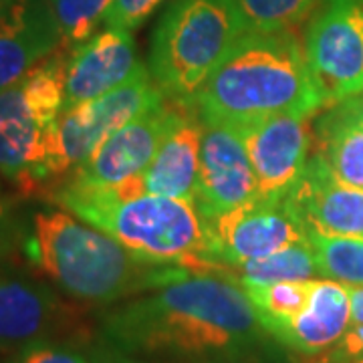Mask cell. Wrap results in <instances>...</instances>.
<instances>
[{"mask_svg": "<svg viewBox=\"0 0 363 363\" xmlns=\"http://www.w3.org/2000/svg\"><path fill=\"white\" fill-rule=\"evenodd\" d=\"M104 331L131 353L182 357L245 355L267 335L247 291L208 272H186L133 295L107 313Z\"/></svg>", "mask_w": 363, "mask_h": 363, "instance_id": "obj_1", "label": "cell"}, {"mask_svg": "<svg viewBox=\"0 0 363 363\" xmlns=\"http://www.w3.org/2000/svg\"><path fill=\"white\" fill-rule=\"evenodd\" d=\"M204 123L240 128L274 116H317L325 104L293 30L247 33L194 101Z\"/></svg>", "mask_w": 363, "mask_h": 363, "instance_id": "obj_2", "label": "cell"}, {"mask_svg": "<svg viewBox=\"0 0 363 363\" xmlns=\"http://www.w3.org/2000/svg\"><path fill=\"white\" fill-rule=\"evenodd\" d=\"M28 260L65 295L111 305L184 277L188 269L142 259L65 208L37 210L25 236Z\"/></svg>", "mask_w": 363, "mask_h": 363, "instance_id": "obj_3", "label": "cell"}, {"mask_svg": "<svg viewBox=\"0 0 363 363\" xmlns=\"http://www.w3.org/2000/svg\"><path fill=\"white\" fill-rule=\"evenodd\" d=\"M49 200L142 259L214 274V264L206 259L204 220L194 204L145 192L140 176L117 186L55 182Z\"/></svg>", "mask_w": 363, "mask_h": 363, "instance_id": "obj_4", "label": "cell"}, {"mask_svg": "<svg viewBox=\"0 0 363 363\" xmlns=\"http://www.w3.org/2000/svg\"><path fill=\"white\" fill-rule=\"evenodd\" d=\"M247 33L234 0H178L154 30L147 69L166 97L192 104Z\"/></svg>", "mask_w": 363, "mask_h": 363, "instance_id": "obj_5", "label": "cell"}, {"mask_svg": "<svg viewBox=\"0 0 363 363\" xmlns=\"http://www.w3.org/2000/svg\"><path fill=\"white\" fill-rule=\"evenodd\" d=\"M69 51L59 49L0 91V174L26 192L51 184L59 116L65 105Z\"/></svg>", "mask_w": 363, "mask_h": 363, "instance_id": "obj_6", "label": "cell"}, {"mask_svg": "<svg viewBox=\"0 0 363 363\" xmlns=\"http://www.w3.org/2000/svg\"><path fill=\"white\" fill-rule=\"evenodd\" d=\"M162 99H166L164 91L156 85L150 69L143 67L121 87L91 101L63 109L57 123L55 147L49 164L51 184L69 176L109 135H113L119 128Z\"/></svg>", "mask_w": 363, "mask_h": 363, "instance_id": "obj_7", "label": "cell"}, {"mask_svg": "<svg viewBox=\"0 0 363 363\" xmlns=\"http://www.w3.org/2000/svg\"><path fill=\"white\" fill-rule=\"evenodd\" d=\"M305 52L325 109L363 93V0H325L307 28Z\"/></svg>", "mask_w": 363, "mask_h": 363, "instance_id": "obj_8", "label": "cell"}, {"mask_svg": "<svg viewBox=\"0 0 363 363\" xmlns=\"http://www.w3.org/2000/svg\"><path fill=\"white\" fill-rule=\"evenodd\" d=\"M204 228L206 259L214 264V274H218L222 267H236L269 257L309 236L286 198L250 200L206 220Z\"/></svg>", "mask_w": 363, "mask_h": 363, "instance_id": "obj_9", "label": "cell"}, {"mask_svg": "<svg viewBox=\"0 0 363 363\" xmlns=\"http://www.w3.org/2000/svg\"><path fill=\"white\" fill-rule=\"evenodd\" d=\"M188 104L190 101L169 97L162 99L109 135L81 166L61 180L79 186H117L140 176L150 166Z\"/></svg>", "mask_w": 363, "mask_h": 363, "instance_id": "obj_10", "label": "cell"}, {"mask_svg": "<svg viewBox=\"0 0 363 363\" xmlns=\"http://www.w3.org/2000/svg\"><path fill=\"white\" fill-rule=\"evenodd\" d=\"M313 117L274 116L233 128L247 147L262 200H285L307 168L313 147Z\"/></svg>", "mask_w": 363, "mask_h": 363, "instance_id": "obj_11", "label": "cell"}, {"mask_svg": "<svg viewBox=\"0 0 363 363\" xmlns=\"http://www.w3.org/2000/svg\"><path fill=\"white\" fill-rule=\"evenodd\" d=\"M257 178L240 135L228 125L204 123L194 206L206 222L257 200Z\"/></svg>", "mask_w": 363, "mask_h": 363, "instance_id": "obj_12", "label": "cell"}, {"mask_svg": "<svg viewBox=\"0 0 363 363\" xmlns=\"http://www.w3.org/2000/svg\"><path fill=\"white\" fill-rule=\"evenodd\" d=\"M143 67L130 30L105 26L89 40L69 51L63 109L121 87Z\"/></svg>", "mask_w": 363, "mask_h": 363, "instance_id": "obj_13", "label": "cell"}, {"mask_svg": "<svg viewBox=\"0 0 363 363\" xmlns=\"http://www.w3.org/2000/svg\"><path fill=\"white\" fill-rule=\"evenodd\" d=\"M286 200L307 233L363 234V188L337 180L317 154H311Z\"/></svg>", "mask_w": 363, "mask_h": 363, "instance_id": "obj_14", "label": "cell"}, {"mask_svg": "<svg viewBox=\"0 0 363 363\" xmlns=\"http://www.w3.org/2000/svg\"><path fill=\"white\" fill-rule=\"evenodd\" d=\"M59 49L49 0H0V91Z\"/></svg>", "mask_w": 363, "mask_h": 363, "instance_id": "obj_15", "label": "cell"}, {"mask_svg": "<svg viewBox=\"0 0 363 363\" xmlns=\"http://www.w3.org/2000/svg\"><path fill=\"white\" fill-rule=\"evenodd\" d=\"M65 317L67 307L49 286L0 272V353L51 341Z\"/></svg>", "mask_w": 363, "mask_h": 363, "instance_id": "obj_16", "label": "cell"}, {"mask_svg": "<svg viewBox=\"0 0 363 363\" xmlns=\"http://www.w3.org/2000/svg\"><path fill=\"white\" fill-rule=\"evenodd\" d=\"M204 121L194 104L186 105L182 117L160 145L150 166L140 174L142 188L150 194L180 198L194 204Z\"/></svg>", "mask_w": 363, "mask_h": 363, "instance_id": "obj_17", "label": "cell"}, {"mask_svg": "<svg viewBox=\"0 0 363 363\" xmlns=\"http://www.w3.org/2000/svg\"><path fill=\"white\" fill-rule=\"evenodd\" d=\"M350 323V286L331 279H315L307 305L277 341L305 357H311L337 345Z\"/></svg>", "mask_w": 363, "mask_h": 363, "instance_id": "obj_18", "label": "cell"}, {"mask_svg": "<svg viewBox=\"0 0 363 363\" xmlns=\"http://www.w3.org/2000/svg\"><path fill=\"white\" fill-rule=\"evenodd\" d=\"M327 109L313 128V154L323 157L337 180L363 188V125L339 104Z\"/></svg>", "mask_w": 363, "mask_h": 363, "instance_id": "obj_19", "label": "cell"}, {"mask_svg": "<svg viewBox=\"0 0 363 363\" xmlns=\"http://www.w3.org/2000/svg\"><path fill=\"white\" fill-rule=\"evenodd\" d=\"M220 277L233 279L238 285H271L281 281H309L319 277L317 260L313 252L309 236L289 245L279 252H272L262 259L248 260L236 267H222Z\"/></svg>", "mask_w": 363, "mask_h": 363, "instance_id": "obj_20", "label": "cell"}, {"mask_svg": "<svg viewBox=\"0 0 363 363\" xmlns=\"http://www.w3.org/2000/svg\"><path fill=\"white\" fill-rule=\"evenodd\" d=\"M313 281L315 279L240 286L247 291L248 298L252 301L255 311L259 315V321L264 327V331L277 339L307 305L309 295H311Z\"/></svg>", "mask_w": 363, "mask_h": 363, "instance_id": "obj_21", "label": "cell"}, {"mask_svg": "<svg viewBox=\"0 0 363 363\" xmlns=\"http://www.w3.org/2000/svg\"><path fill=\"white\" fill-rule=\"evenodd\" d=\"M319 277L363 286V234L309 233Z\"/></svg>", "mask_w": 363, "mask_h": 363, "instance_id": "obj_22", "label": "cell"}, {"mask_svg": "<svg viewBox=\"0 0 363 363\" xmlns=\"http://www.w3.org/2000/svg\"><path fill=\"white\" fill-rule=\"evenodd\" d=\"M325 0H234L248 33H281L303 25Z\"/></svg>", "mask_w": 363, "mask_h": 363, "instance_id": "obj_23", "label": "cell"}, {"mask_svg": "<svg viewBox=\"0 0 363 363\" xmlns=\"http://www.w3.org/2000/svg\"><path fill=\"white\" fill-rule=\"evenodd\" d=\"M111 2L113 0H49L52 21L65 51H73L97 33Z\"/></svg>", "mask_w": 363, "mask_h": 363, "instance_id": "obj_24", "label": "cell"}, {"mask_svg": "<svg viewBox=\"0 0 363 363\" xmlns=\"http://www.w3.org/2000/svg\"><path fill=\"white\" fill-rule=\"evenodd\" d=\"M164 0H113L107 9L104 18V26L123 28L133 33L138 26H142L147 16L156 11Z\"/></svg>", "mask_w": 363, "mask_h": 363, "instance_id": "obj_25", "label": "cell"}, {"mask_svg": "<svg viewBox=\"0 0 363 363\" xmlns=\"http://www.w3.org/2000/svg\"><path fill=\"white\" fill-rule=\"evenodd\" d=\"M9 363H91L79 350H73L63 343L40 341L28 345L25 350L16 351Z\"/></svg>", "mask_w": 363, "mask_h": 363, "instance_id": "obj_26", "label": "cell"}, {"mask_svg": "<svg viewBox=\"0 0 363 363\" xmlns=\"http://www.w3.org/2000/svg\"><path fill=\"white\" fill-rule=\"evenodd\" d=\"M14 218L11 204L0 198V259H4L14 245Z\"/></svg>", "mask_w": 363, "mask_h": 363, "instance_id": "obj_27", "label": "cell"}, {"mask_svg": "<svg viewBox=\"0 0 363 363\" xmlns=\"http://www.w3.org/2000/svg\"><path fill=\"white\" fill-rule=\"evenodd\" d=\"M337 350L350 357H363V323H350L345 335L339 339Z\"/></svg>", "mask_w": 363, "mask_h": 363, "instance_id": "obj_28", "label": "cell"}, {"mask_svg": "<svg viewBox=\"0 0 363 363\" xmlns=\"http://www.w3.org/2000/svg\"><path fill=\"white\" fill-rule=\"evenodd\" d=\"M351 323H363V286H350Z\"/></svg>", "mask_w": 363, "mask_h": 363, "instance_id": "obj_29", "label": "cell"}, {"mask_svg": "<svg viewBox=\"0 0 363 363\" xmlns=\"http://www.w3.org/2000/svg\"><path fill=\"white\" fill-rule=\"evenodd\" d=\"M315 359L307 363H363V357H350L345 353H341L339 350H333L331 353H325V355H311Z\"/></svg>", "mask_w": 363, "mask_h": 363, "instance_id": "obj_30", "label": "cell"}, {"mask_svg": "<svg viewBox=\"0 0 363 363\" xmlns=\"http://www.w3.org/2000/svg\"><path fill=\"white\" fill-rule=\"evenodd\" d=\"M341 107L350 113L357 123H362L363 125V93L362 95H357V97H351V99H345V101H341Z\"/></svg>", "mask_w": 363, "mask_h": 363, "instance_id": "obj_31", "label": "cell"}, {"mask_svg": "<svg viewBox=\"0 0 363 363\" xmlns=\"http://www.w3.org/2000/svg\"><path fill=\"white\" fill-rule=\"evenodd\" d=\"M196 363H233V362H196Z\"/></svg>", "mask_w": 363, "mask_h": 363, "instance_id": "obj_32", "label": "cell"}]
</instances>
